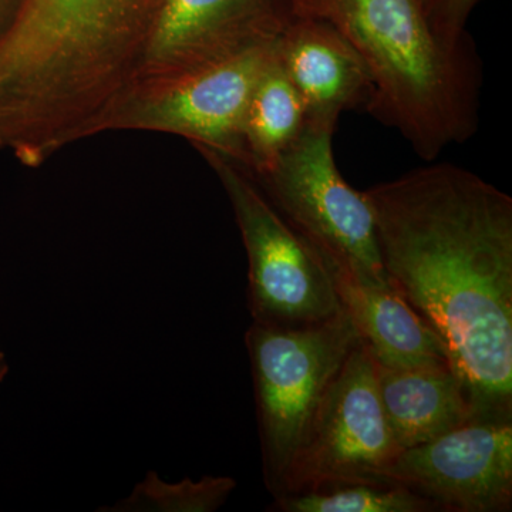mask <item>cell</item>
<instances>
[{
  "mask_svg": "<svg viewBox=\"0 0 512 512\" xmlns=\"http://www.w3.org/2000/svg\"><path fill=\"white\" fill-rule=\"evenodd\" d=\"M292 15L325 20L357 50L372 79L367 113L427 163L478 127L481 62L473 42L436 35L421 0H291Z\"/></svg>",
  "mask_w": 512,
  "mask_h": 512,
  "instance_id": "cell-2",
  "label": "cell"
},
{
  "mask_svg": "<svg viewBox=\"0 0 512 512\" xmlns=\"http://www.w3.org/2000/svg\"><path fill=\"white\" fill-rule=\"evenodd\" d=\"M359 340L345 311L302 328L254 322L245 333L265 485L272 497L278 494L330 384Z\"/></svg>",
  "mask_w": 512,
  "mask_h": 512,
  "instance_id": "cell-3",
  "label": "cell"
},
{
  "mask_svg": "<svg viewBox=\"0 0 512 512\" xmlns=\"http://www.w3.org/2000/svg\"><path fill=\"white\" fill-rule=\"evenodd\" d=\"M18 12V6L10 3V0H0V36L6 32Z\"/></svg>",
  "mask_w": 512,
  "mask_h": 512,
  "instance_id": "cell-18",
  "label": "cell"
},
{
  "mask_svg": "<svg viewBox=\"0 0 512 512\" xmlns=\"http://www.w3.org/2000/svg\"><path fill=\"white\" fill-rule=\"evenodd\" d=\"M400 448L384 416L376 363L362 340L316 410L274 500L348 483H387Z\"/></svg>",
  "mask_w": 512,
  "mask_h": 512,
  "instance_id": "cell-6",
  "label": "cell"
},
{
  "mask_svg": "<svg viewBox=\"0 0 512 512\" xmlns=\"http://www.w3.org/2000/svg\"><path fill=\"white\" fill-rule=\"evenodd\" d=\"M274 45L252 47L183 76L137 87L110 120L107 133L173 134L242 163L245 113Z\"/></svg>",
  "mask_w": 512,
  "mask_h": 512,
  "instance_id": "cell-7",
  "label": "cell"
},
{
  "mask_svg": "<svg viewBox=\"0 0 512 512\" xmlns=\"http://www.w3.org/2000/svg\"><path fill=\"white\" fill-rule=\"evenodd\" d=\"M384 478L431 501L440 512L511 511L512 417H477L406 448Z\"/></svg>",
  "mask_w": 512,
  "mask_h": 512,
  "instance_id": "cell-8",
  "label": "cell"
},
{
  "mask_svg": "<svg viewBox=\"0 0 512 512\" xmlns=\"http://www.w3.org/2000/svg\"><path fill=\"white\" fill-rule=\"evenodd\" d=\"M237 487L229 477H204L200 481L184 480L167 484L154 473L137 485L136 491L120 507L126 510L211 512L218 510Z\"/></svg>",
  "mask_w": 512,
  "mask_h": 512,
  "instance_id": "cell-15",
  "label": "cell"
},
{
  "mask_svg": "<svg viewBox=\"0 0 512 512\" xmlns=\"http://www.w3.org/2000/svg\"><path fill=\"white\" fill-rule=\"evenodd\" d=\"M320 258L328 268L343 311L352 319L377 365L393 369L451 366L437 333L392 285L366 284L322 255Z\"/></svg>",
  "mask_w": 512,
  "mask_h": 512,
  "instance_id": "cell-11",
  "label": "cell"
},
{
  "mask_svg": "<svg viewBox=\"0 0 512 512\" xmlns=\"http://www.w3.org/2000/svg\"><path fill=\"white\" fill-rule=\"evenodd\" d=\"M292 16L291 0H161L134 90L275 42Z\"/></svg>",
  "mask_w": 512,
  "mask_h": 512,
  "instance_id": "cell-9",
  "label": "cell"
},
{
  "mask_svg": "<svg viewBox=\"0 0 512 512\" xmlns=\"http://www.w3.org/2000/svg\"><path fill=\"white\" fill-rule=\"evenodd\" d=\"M279 512H440L431 501L394 483H348L284 495Z\"/></svg>",
  "mask_w": 512,
  "mask_h": 512,
  "instance_id": "cell-14",
  "label": "cell"
},
{
  "mask_svg": "<svg viewBox=\"0 0 512 512\" xmlns=\"http://www.w3.org/2000/svg\"><path fill=\"white\" fill-rule=\"evenodd\" d=\"M481 0H427L426 13L431 28L443 42L460 46L471 40L466 26Z\"/></svg>",
  "mask_w": 512,
  "mask_h": 512,
  "instance_id": "cell-16",
  "label": "cell"
},
{
  "mask_svg": "<svg viewBox=\"0 0 512 512\" xmlns=\"http://www.w3.org/2000/svg\"><path fill=\"white\" fill-rule=\"evenodd\" d=\"M394 291L446 346L478 417H512V198L433 163L366 190Z\"/></svg>",
  "mask_w": 512,
  "mask_h": 512,
  "instance_id": "cell-1",
  "label": "cell"
},
{
  "mask_svg": "<svg viewBox=\"0 0 512 512\" xmlns=\"http://www.w3.org/2000/svg\"><path fill=\"white\" fill-rule=\"evenodd\" d=\"M275 57L301 96L308 123L336 128L343 111L367 109L373 93L369 70L325 20L292 16L276 37Z\"/></svg>",
  "mask_w": 512,
  "mask_h": 512,
  "instance_id": "cell-10",
  "label": "cell"
},
{
  "mask_svg": "<svg viewBox=\"0 0 512 512\" xmlns=\"http://www.w3.org/2000/svg\"><path fill=\"white\" fill-rule=\"evenodd\" d=\"M335 131L308 123L269 170L258 175L247 170L282 217L323 258L366 284L390 286L369 198L350 187L336 165Z\"/></svg>",
  "mask_w": 512,
  "mask_h": 512,
  "instance_id": "cell-5",
  "label": "cell"
},
{
  "mask_svg": "<svg viewBox=\"0 0 512 512\" xmlns=\"http://www.w3.org/2000/svg\"><path fill=\"white\" fill-rule=\"evenodd\" d=\"M2 360H3V353H2V350H0V363H2Z\"/></svg>",
  "mask_w": 512,
  "mask_h": 512,
  "instance_id": "cell-20",
  "label": "cell"
},
{
  "mask_svg": "<svg viewBox=\"0 0 512 512\" xmlns=\"http://www.w3.org/2000/svg\"><path fill=\"white\" fill-rule=\"evenodd\" d=\"M376 377L387 426L400 451L478 417L451 366L393 369L376 363Z\"/></svg>",
  "mask_w": 512,
  "mask_h": 512,
  "instance_id": "cell-12",
  "label": "cell"
},
{
  "mask_svg": "<svg viewBox=\"0 0 512 512\" xmlns=\"http://www.w3.org/2000/svg\"><path fill=\"white\" fill-rule=\"evenodd\" d=\"M231 202L248 256V308L259 325L302 328L343 311L311 242L276 210L239 161L198 148Z\"/></svg>",
  "mask_w": 512,
  "mask_h": 512,
  "instance_id": "cell-4",
  "label": "cell"
},
{
  "mask_svg": "<svg viewBox=\"0 0 512 512\" xmlns=\"http://www.w3.org/2000/svg\"><path fill=\"white\" fill-rule=\"evenodd\" d=\"M421 2H423L424 8H426L427 0H421Z\"/></svg>",
  "mask_w": 512,
  "mask_h": 512,
  "instance_id": "cell-21",
  "label": "cell"
},
{
  "mask_svg": "<svg viewBox=\"0 0 512 512\" xmlns=\"http://www.w3.org/2000/svg\"><path fill=\"white\" fill-rule=\"evenodd\" d=\"M6 372H8V367L5 365H0V382H2L3 377H5Z\"/></svg>",
  "mask_w": 512,
  "mask_h": 512,
  "instance_id": "cell-19",
  "label": "cell"
},
{
  "mask_svg": "<svg viewBox=\"0 0 512 512\" xmlns=\"http://www.w3.org/2000/svg\"><path fill=\"white\" fill-rule=\"evenodd\" d=\"M308 124L305 106L281 64L272 56L249 99L242 126V165L265 173L291 147Z\"/></svg>",
  "mask_w": 512,
  "mask_h": 512,
  "instance_id": "cell-13",
  "label": "cell"
},
{
  "mask_svg": "<svg viewBox=\"0 0 512 512\" xmlns=\"http://www.w3.org/2000/svg\"><path fill=\"white\" fill-rule=\"evenodd\" d=\"M79 5L99 6V8H128V6L143 5L151 0H70Z\"/></svg>",
  "mask_w": 512,
  "mask_h": 512,
  "instance_id": "cell-17",
  "label": "cell"
}]
</instances>
